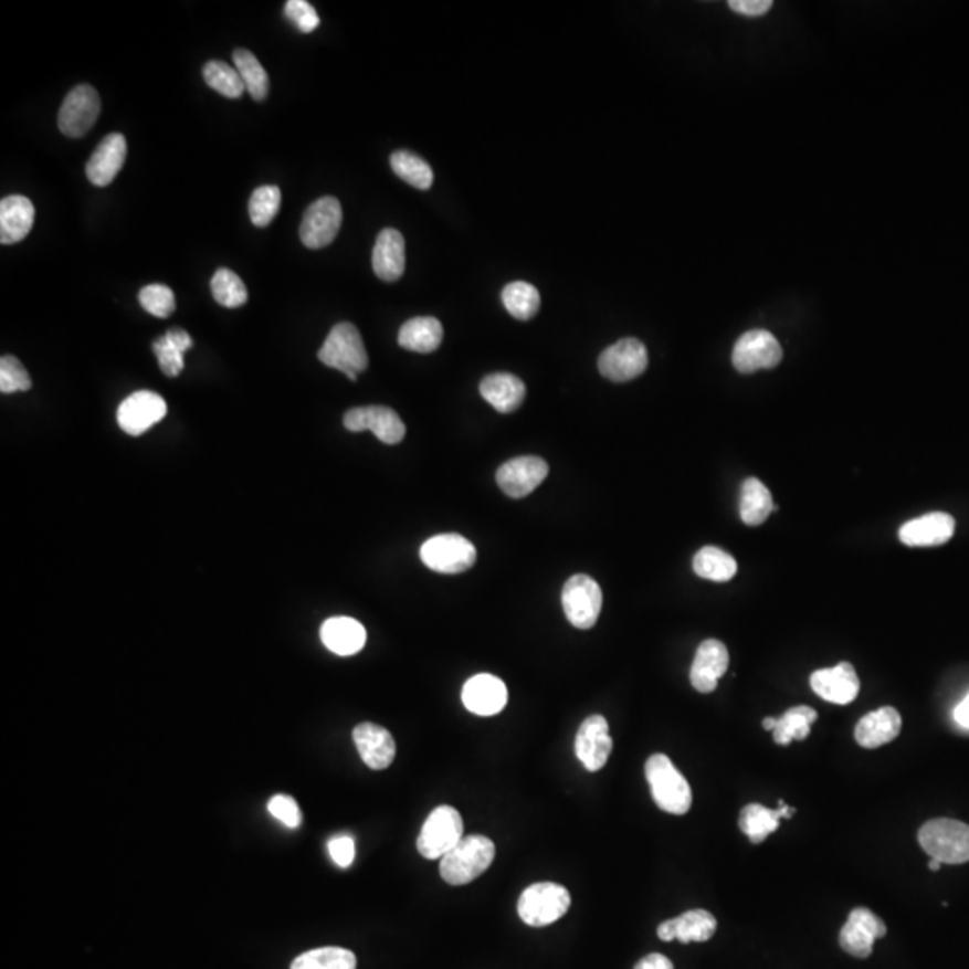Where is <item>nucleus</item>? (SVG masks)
<instances>
[{"mask_svg":"<svg viewBox=\"0 0 969 969\" xmlns=\"http://www.w3.org/2000/svg\"><path fill=\"white\" fill-rule=\"evenodd\" d=\"M817 712L813 707L798 706L788 709L783 717L776 718L772 736L778 745H790L796 740H807L812 730L813 722H817Z\"/></svg>","mask_w":969,"mask_h":969,"instance_id":"72a5a7b5","label":"nucleus"},{"mask_svg":"<svg viewBox=\"0 0 969 969\" xmlns=\"http://www.w3.org/2000/svg\"><path fill=\"white\" fill-rule=\"evenodd\" d=\"M645 776L652 799L663 812L672 815H684L689 812L693 802L692 788L688 779L678 772L668 756H650L646 759Z\"/></svg>","mask_w":969,"mask_h":969,"instance_id":"f03ea898","label":"nucleus"},{"mask_svg":"<svg viewBox=\"0 0 969 969\" xmlns=\"http://www.w3.org/2000/svg\"><path fill=\"white\" fill-rule=\"evenodd\" d=\"M267 810L284 826L292 828V830H296L302 824L301 808H298L293 798L275 796V798L270 799V802H267Z\"/></svg>","mask_w":969,"mask_h":969,"instance_id":"49530a36","label":"nucleus"},{"mask_svg":"<svg viewBox=\"0 0 969 969\" xmlns=\"http://www.w3.org/2000/svg\"><path fill=\"white\" fill-rule=\"evenodd\" d=\"M421 559L431 571L459 575L473 568L476 548L459 534L435 535L422 545Z\"/></svg>","mask_w":969,"mask_h":969,"instance_id":"0eeeda50","label":"nucleus"},{"mask_svg":"<svg viewBox=\"0 0 969 969\" xmlns=\"http://www.w3.org/2000/svg\"><path fill=\"white\" fill-rule=\"evenodd\" d=\"M372 267L376 275L385 282H396L407 270V243L401 232L385 229L379 232L373 246Z\"/></svg>","mask_w":969,"mask_h":969,"instance_id":"393cba45","label":"nucleus"},{"mask_svg":"<svg viewBox=\"0 0 969 969\" xmlns=\"http://www.w3.org/2000/svg\"><path fill=\"white\" fill-rule=\"evenodd\" d=\"M344 425L354 433L372 431L382 444L396 445L407 435V425L392 408L365 407L354 408L344 417Z\"/></svg>","mask_w":969,"mask_h":969,"instance_id":"4468645a","label":"nucleus"},{"mask_svg":"<svg viewBox=\"0 0 969 969\" xmlns=\"http://www.w3.org/2000/svg\"><path fill=\"white\" fill-rule=\"evenodd\" d=\"M33 201L22 194L0 201V243L14 244L24 241L33 229Z\"/></svg>","mask_w":969,"mask_h":969,"instance_id":"cd10ccee","label":"nucleus"},{"mask_svg":"<svg viewBox=\"0 0 969 969\" xmlns=\"http://www.w3.org/2000/svg\"><path fill=\"white\" fill-rule=\"evenodd\" d=\"M282 192L277 186H263L252 192L249 201L250 220L259 229L270 225L281 211Z\"/></svg>","mask_w":969,"mask_h":969,"instance_id":"79ce46f5","label":"nucleus"},{"mask_svg":"<svg viewBox=\"0 0 969 969\" xmlns=\"http://www.w3.org/2000/svg\"><path fill=\"white\" fill-rule=\"evenodd\" d=\"M602 589L588 575H575L564 583L562 607L569 623L580 631L597 625L602 612Z\"/></svg>","mask_w":969,"mask_h":969,"instance_id":"6e6552de","label":"nucleus"},{"mask_svg":"<svg viewBox=\"0 0 969 969\" xmlns=\"http://www.w3.org/2000/svg\"><path fill=\"white\" fill-rule=\"evenodd\" d=\"M612 752V738L609 722L602 715H592L578 727L575 738V755L589 772H598L605 767Z\"/></svg>","mask_w":969,"mask_h":969,"instance_id":"dca6fc26","label":"nucleus"},{"mask_svg":"<svg viewBox=\"0 0 969 969\" xmlns=\"http://www.w3.org/2000/svg\"><path fill=\"white\" fill-rule=\"evenodd\" d=\"M783 359V349L769 330L755 329L745 333L733 349V365L741 373H755L778 367Z\"/></svg>","mask_w":969,"mask_h":969,"instance_id":"1a4fd4ad","label":"nucleus"},{"mask_svg":"<svg viewBox=\"0 0 969 969\" xmlns=\"http://www.w3.org/2000/svg\"><path fill=\"white\" fill-rule=\"evenodd\" d=\"M496 845L483 835L464 836L453 850L440 860V876L445 884L467 885L491 867Z\"/></svg>","mask_w":969,"mask_h":969,"instance_id":"f257e3e1","label":"nucleus"},{"mask_svg":"<svg viewBox=\"0 0 969 969\" xmlns=\"http://www.w3.org/2000/svg\"><path fill=\"white\" fill-rule=\"evenodd\" d=\"M729 668V652L718 640H706L701 643L689 670V681L698 693H712L717 689L718 678Z\"/></svg>","mask_w":969,"mask_h":969,"instance_id":"aec40b11","label":"nucleus"},{"mask_svg":"<svg viewBox=\"0 0 969 969\" xmlns=\"http://www.w3.org/2000/svg\"><path fill=\"white\" fill-rule=\"evenodd\" d=\"M126 151L128 146L125 135H106L86 162V178L97 187L110 186L125 166Z\"/></svg>","mask_w":969,"mask_h":969,"instance_id":"5701e85b","label":"nucleus"},{"mask_svg":"<svg viewBox=\"0 0 969 969\" xmlns=\"http://www.w3.org/2000/svg\"><path fill=\"white\" fill-rule=\"evenodd\" d=\"M234 65L235 71L240 72L244 88L252 96V99H266L267 91H270V80H267L266 69L261 65L257 56L246 51V49H235Z\"/></svg>","mask_w":969,"mask_h":969,"instance_id":"4c0bfd02","label":"nucleus"},{"mask_svg":"<svg viewBox=\"0 0 969 969\" xmlns=\"http://www.w3.org/2000/svg\"><path fill=\"white\" fill-rule=\"evenodd\" d=\"M327 850H329L330 859L335 862L338 867H350L352 865L354 859H356V844H354L352 836L349 835H336L330 839L329 844H327Z\"/></svg>","mask_w":969,"mask_h":969,"instance_id":"de8ad7c7","label":"nucleus"},{"mask_svg":"<svg viewBox=\"0 0 969 969\" xmlns=\"http://www.w3.org/2000/svg\"><path fill=\"white\" fill-rule=\"evenodd\" d=\"M480 393L494 410L512 413L525 402L526 387L514 373H491L480 382Z\"/></svg>","mask_w":969,"mask_h":969,"instance_id":"c756f323","label":"nucleus"},{"mask_svg":"<svg viewBox=\"0 0 969 969\" xmlns=\"http://www.w3.org/2000/svg\"><path fill=\"white\" fill-rule=\"evenodd\" d=\"M212 296L220 306L238 309L249 301V292L238 273L229 267H220L211 281Z\"/></svg>","mask_w":969,"mask_h":969,"instance_id":"ea45409f","label":"nucleus"},{"mask_svg":"<svg viewBox=\"0 0 969 969\" xmlns=\"http://www.w3.org/2000/svg\"><path fill=\"white\" fill-rule=\"evenodd\" d=\"M887 927L870 908L859 907L850 914L841 930L842 950L856 959H867L873 954L876 939L885 937Z\"/></svg>","mask_w":969,"mask_h":969,"instance_id":"2eb2a0df","label":"nucleus"},{"mask_svg":"<svg viewBox=\"0 0 969 969\" xmlns=\"http://www.w3.org/2000/svg\"><path fill=\"white\" fill-rule=\"evenodd\" d=\"M813 692L826 703L845 706L855 701L860 693V681L851 663H841L833 668L817 670L810 677Z\"/></svg>","mask_w":969,"mask_h":969,"instance_id":"a211bd4d","label":"nucleus"},{"mask_svg":"<svg viewBox=\"0 0 969 969\" xmlns=\"http://www.w3.org/2000/svg\"><path fill=\"white\" fill-rule=\"evenodd\" d=\"M502 301L517 320H530L540 309L539 289L528 282H510L503 289Z\"/></svg>","mask_w":969,"mask_h":969,"instance_id":"c9c22d12","label":"nucleus"},{"mask_svg":"<svg viewBox=\"0 0 969 969\" xmlns=\"http://www.w3.org/2000/svg\"><path fill=\"white\" fill-rule=\"evenodd\" d=\"M793 813L796 808L787 807L783 801H779L776 810L763 807L759 802H750L741 810L740 830L752 844H761L767 841V836L778 830L781 819H790Z\"/></svg>","mask_w":969,"mask_h":969,"instance_id":"c85d7f7f","label":"nucleus"},{"mask_svg":"<svg viewBox=\"0 0 969 969\" xmlns=\"http://www.w3.org/2000/svg\"><path fill=\"white\" fill-rule=\"evenodd\" d=\"M738 564L735 557L717 546H706L693 559V571L713 582H727L735 577Z\"/></svg>","mask_w":969,"mask_h":969,"instance_id":"f704fd0d","label":"nucleus"},{"mask_svg":"<svg viewBox=\"0 0 969 969\" xmlns=\"http://www.w3.org/2000/svg\"><path fill=\"white\" fill-rule=\"evenodd\" d=\"M902 733V717L894 707H880L876 712L865 715L856 724L855 740L864 749H878L882 745L891 744Z\"/></svg>","mask_w":969,"mask_h":969,"instance_id":"a878e982","label":"nucleus"},{"mask_svg":"<svg viewBox=\"0 0 969 969\" xmlns=\"http://www.w3.org/2000/svg\"><path fill=\"white\" fill-rule=\"evenodd\" d=\"M354 744L358 747L364 763L372 770H385L396 759L397 745L390 730L370 722L359 724L352 730Z\"/></svg>","mask_w":969,"mask_h":969,"instance_id":"4be33fe9","label":"nucleus"},{"mask_svg":"<svg viewBox=\"0 0 969 969\" xmlns=\"http://www.w3.org/2000/svg\"><path fill=\"white\" fill-rule=\"evenodd\" d=\"M320 638L324 645L333 654L349 657L364 650L367 643V631L358 620L347 617H335L324 621L320 629Z\"/></svg>","mask_w":969,"mask_h":969,"instance_id":"bb28decb","label":"nucleus"},{"mask_svg":"<svg viewBox=\"0 0 969 969\" xmlns=\"http://www.w3.org/2000/svg\"><path fill=\"white\" fill-rule=\"evenodd\" d=\"M729 8L736 13L747 17H759L772 8L770 0H730Z\"/></svg>","mask_w":969,"mask_h":969,"instance_id":"09e8293b","label":"nucleus"},{"mask_svg":"<svg viewBox=\"0 0 969 969\" xmlns=\"http://www.w3.org/2000/svg\"><path fill=\"white\" fill-rule=\"evenodd\" d=\"M139 302L149 315L157 316V318H168L177 309L175 293H172L171 287L164 286V284H149V286L143 287L139 293Z\"/></svg>","mask_w":969,"mask_h":969,"instance_id":"37998d69","label":"nucleus"},{"mask_svg":"<svg viewBox=\"0 0 969 969\" xmlns=\"http://www.w3.org/2000/svg\"><path fill=\"white\" fill-rule=\"evenodd\" d=\"M649 367V352L640 339H620L603 350L598 359V370L603 378L614 382H626L640 378Z\"/></svg>","mask_w":969,"mask_h":969,"instance_id":"9b49d317","label":"nucleus"},{"mask_svg":"<svg viewBox=\"0 0 969 969\" xmlns=\"http://www.w3.org/2000/svg\"><path fill=\"white\" fill-rule=\"evenodd\" d=\"M717 927V917L703 908H695V910H688L675 919L661 923L657 936H660L661 941L666 942L675 941V939L684 945L706 942L715 936Z\"/></svg>","mask_w":969,"mask_h":969,"instance_id":"b1692460","label":"nucleus"},{"mask_svg":"<svg viewBox=\"0 0 969 969\" xmlns=\"http://www.w3.org/2000/svg\"><path fill=\"white\" fill-rule=\"evenodd\" d=\"M464 839V819L453 807H439L430 813L417 839V850L425 860L444 859Z\"/></svg>","mask_w":969,"mask_h":969,"instance_id":"423d86ee","label":"nucleus"},{"mask_svg":"<svg viewBox=\"0 0 969 969\" xmlns=\"http://www.w3.org/2000/svg\"><path fill=\"white\" fill-rule=\"evenodd\" d=\"M462 701L468 712L478 717H494L505 709L508 692L502 678L491 674H478L468 678L462 689Z\"/></svg>","mask_w":969,"mask_h":969,"instance_id":"6ab92c4d","label":"nucleus"},{"mask_svg":"<svg viewBox=\"0 0 969 969\" xmlns=\"http://www.w3.org/2000/svg\"><path fill=\"white\" fill-rule=\"evenodd\" d=\"M284 14L301 33H313L320 25V17L306 0H289L284 8Z\"/></svg>","mask_w":969,"mask_h":969,"instance_id":"a18cd8bd","label":"nucleus"},{"mask_svg":"<svg viewBox=\"0 0 969 969\" xmlns=\"http://www.w3.org/2000/svg\"><path fill=\"white\" fill-rule=\"evenodd\" d=\"M571 907V894L568 888L551 882L530 885L520 894L517 902V914L520 921L530 927H548L559 921Z\"/></svg>","mask_w":969,"mask_h":969,"instance_id":"39448f33","label":"nucleus"},{"mask_svg":"<svg viewBox=\"0 0 969 969\" xmlns=\"http://www.w3.org/2000/svg\"><path fill=\"white\" fill-rule=\"evenodd\" d=\"M954 717H956L957 724L959 726L966 727L969 729V693L968 697L956 707V713H954Z\"/></svg>","mask_w":969,"mask_h":969,"instance_id":"3c124183","label":"nucleus"},{"mask_svg":"<svg viewBox=\"0 0 969 969\" xmlns=\"http://www.w3.org/2000/svg\"><path fill=\"white\" fill-rule=\"evenodd\" d=\"M168 415V404L155 392H135L120 402L117 422L129 436H140Z\"/></svg>","mask_w":969,"mask_h":969,"instance_id":"ddd939ff","label":"nucleus"},{"mask_svg":"<svg viewBox=\"0 0 969 969\" xmlns=\"http://www.w3.org/2000/svg\"><path fill=\"white\" fill-rule=\"evenodd\" d=\"M356 966L358 960L352 951L338 946L306 951L292 962V969H356Z\"/></svg>","mask_w":969,"mask_h":969,"instance_id":"e433bc0d","label":"nucleus"},{"mask_svg":"<svg viewBox=\"0 0 969 969\" xmlns=\"http://www.w3.org/2000/svg\"><path fill=\"white\" fill-rule=\"evenodd\" d=\"M442 338H444V327L436 318L419 316L402 325L397 341L402 349L411 352L431 354L442 345Z\"/></svg>","mask_w":969,"mask_h":969,"instance_id":"7c9ffc66","label":"nucleus"},{"mask_svg":"<svg viewBox=\"0 0 969 969\" xmlns=\"http://www.w3.org/2000/svg\"><path fill=\"white\" fill-rule=\"evenodd\" d=\"M325 367L344 372L350 381H358V373L368 367V354L359 330L349 322L333 327L318 352Z\"/></svg>","mask_w":969,"mask_h":969,"instance_id":"20e7f679","label":"nucleus"},{"mask_svg":"<svg viewBox=\"0 0 969 969\" xmlns=\"http://www.w3.org/2000/svg\"><path fill=\"white\" fill-rule=\"evenodd\" d=\"M941 867H942V864H941V862H939V860L931 859L930 862H928V870H930V871H939V870H941Z\"/></svg>","mask_w":969,"mask_h":969,"instance_id":"864d4df0","label":"nucleus"},{"mask_svg":"<svg viewBox=\"0 0 969 969\" xmlns=\"http://www.w3.org/2000/svg\"><path fill=\"white\" fill-rule=\"evenodd\" d=\"M344 212L339 201L324 197L307 207L301 225V240L307 249L320 250L333 243L341 229Z\"/></svg>","mask_w":969,"mask_h":969,"instance_id":"f8f14e48","label":"nucleus"},{"mask_svg":"<svg viewBox=\"0 0 969 969\" xmlns=\"http://www.w3.org/2000/svg\"><path fill=\"white\" fill-rule=\"evenodd\" d=\"M956 534V519L945 512H931L927 516L908 520L899 528L903 545L913 548L946 545Z\"/></svg>","mask_w":969,"mask_h":969,"instance_id":"412c9836","label":"nucleus"},{"mask_svg":"<svg viewBox=\"0 0 969 969\" xmlns=\"http://www.w3.org/2000/svg\"><path fill=\"white\" fill-rule=\"evenodd\" d=\"M192 345L194 341L183 329L168 330L166 335L160 336L155 341L154 352L164 376L177 378L183 372V356H186L187 350L192 349Z\"/></svg>","mask_w":969,"mask_h":969,"instance_id":"2f4dec72","label":"nucleus"},{"mask_svg":"<svg viewBox=\"0 0 969 969\" xmlns=\"http://www.w3.org/2000/svg\"><path fill=\"white\" fill-rule=\"evenodd\" d=\"M203 80H206L207 85L211 86L212 91L229 97V99H240L246 92L240 72L235 71L232 65H227L225 62L207 63L203 67Z\"/></svg>","mask_w":969,"mask_h":969,"instance_id":"a19ab883","label":"nucleus"},{"mask_svg":"<svg viewBox=\"0 0 969 969\" xmlns=\"http://www.w3.org/2000/svg\"><path fill=\"white\" fill-rule=\"evenodd\" d=\"M773 510H778V506L773 505L772 494L763 483L756 478L741 483L740 517L745 525H763Z\"/></svg>","mask_w":969,"mask_h":969,"instance_id":"473e14b6","label":"nucleus"},{"mask_svg":"<svg viewBox=\"0 0 969 969\" xmlns=\"http://www.w3.org/2000/svg\"><path fill=\"white\" fill-rule=\"evenodd\" d=\"M917 841L930 859L941 864L969 862V826L954 819H934L923 824Z\"/></svg>","mask_w":969,"mask_h":969,"instance_id":"7ed1b4c3","label":"nucleus"},{"mask_svg":"<svg viewBox=\"0 0 969 969\" xmlns=\"http://www.w3.org/2000/svg\"><path fill=\"white\" fill-rule=\"evenodd\" d=\"M33 387L31 376L14 356H2L0 359V392H28Z\"/></svg>","mask_w":969,"mask_h":969,"instance_id":"c03bdc74","label":"nucleus"},{"mask_svg":"<svg viewBox=\"0 0 969 969\" xmlns=\"http://www.w3.org/2000/svg\"><path fill=\"white\" fill-rule=\"evenodd\" d=\"M548 464L539 456H517L497 468V485L506 496L526 497L548 476Z\"/></svg>","mask_w":969,"mask_h":969,"instance_id":"f3484780","label":"nucleus"},{"mask_svg":"<svg viewBox=\"0 0 969 969\" xmlns=\"http://www.w3.org/2000/svg\"><path fill=\"white\" fill-rule=\"evenodd\" d=\"M390 164H392L397 177L410 183L411 187L428 191L433 186V180H435L433 169L419 155L411 154V151H396L390 158Z\"/></svg>","mask_w":969,"mask_h":969,"instance_id":"58836bf2","label":"nucleus"},{"mask_svg":"<svg viewBox=\"0 0 969 969\" xmlns=\"http://www.w3.org/2000/svg\"><path fill=\"white\" fill-rule=\"evenodd\" d=\"M773 726H776V718L769 717L763 720V729L765 730H773Z\"/></svg>","mask_w":969,"mask_h":969,"instance_id":"603ef678","label":"nucleus"},{"mask_svg":"<svg viewBox=\"0 0 969 969\" xmlns=\"http://www.w3.org/2000/svg\"><path fill=\"white\" fill-rule=\"evenodd\" d=\"M99 114L101 99L96 88L91 85H80L72 88L71 94L63 101L57 114V126L65 137L80 139L96 125Z\"/></svg>","mask_w":969,"mask_h":969,"instance_id":"9d476101","label":"nucleus"},{"mask_svg":"<svg viewBox=\"0 0 969 969\" xmlns=\"http://www.w3.org/2000/svg\"><path fill=\"white\" fill-rule=\"evenodd\" d=\"M634 969H675L672 960L661 954H650L635 965Z\"/></svg>","mask_w":969,"mask_h":969,"instance_id":"8fccbe9b","label":"nucleus"}]
</instances>
